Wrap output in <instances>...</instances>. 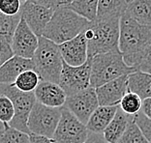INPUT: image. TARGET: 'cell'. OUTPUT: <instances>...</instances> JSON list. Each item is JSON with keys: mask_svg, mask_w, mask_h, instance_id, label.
I'll use <instances>...</instances> for the list:
<instances>
[{"mask_svg": "<svg viewBox=\"0 0 151 143\" xmlns=\"http://www.w3.org/2000/svg\"><path fill=\"white\" fill-rule=\"evenodd\" d=\"M12 49L14 55L25 59H32L39 46V37L22 19L17 27L12 40Z\"/></svg>", "mask_w": 151, "mask_h": 143, "instance_id": "8fae6325", "label": "cell"}, {"mask_svg": "<svg viewBox=\"0 0 151 143\" xmlns=\"http://www.w3.org/2000/svg\"><path fill=\"white\" fill-rule=\"evenodd\" d=\"M61 111L59 124L53 134L55 143H85L89 134L86 126L66 107H61Z\"/></svg>", "mask_w": 151, "mask_h": 143, "instance_id": "ba28073f", "label": "cell"}, {"mask_svg": "<svg viewBox=\"0 0 151 143\" xmlns=\"http://www.w3.org/2000/svg\"><path fill=\"white\" fill-rule=\"evenodd\" d=\"M151 46V25H143L125 13L120 19L119 50L129 67Z\"/></svg>", "mask_w": 151, "mask_h": 143, "instance_id": "6da1fadb", "label": "cell"}, {"mask_svg": "<svg viewBox=\"0 0 151 143\" xmlns=\"http://www.w3.org/2000/svg\"><path fill=\"white\" fill-rule=\"evenodd\" d=\"M126 14L143 25H151V0H133L128 4Z\"/></svg>", "mask_w": 151, "mask_h": 143, "instance_id": "ffe728a7", "label": "cell"}, {"mask_svg": "<svg viewBox=\"0 0 151 143\" xmlns=\"http://www.w3.org/2000/svg\"><path fill=\"white\" fill-rule=\"evenodd\" d=\"M91 60L90 86L98 88L118 77L129 76L137 71L129 67L119 51H111L95 55Z\"/></svg>", "mask_w": 151, "mask_h": 143, "instance_id": "277c9868", "label": "cell"}, {"mask_svg": "<svg viewBox=\"0 0 151 143\" xmlns=\"http://www.w3.org/2000/svg\"><path fill=\"white\" fill-rule=\"evenodd\" d=\"M20 1H22V4H23V3H24V2H26L27 0H20Z\"/></svg>", "mask_w": 151, "mask_h": 143, "instance_id": "f35d334b", "label": "cell"}, {"mask_svg": "<svg viewBox=\"0 0 151 143\" xmlns=\"http://www.w3.org/2000/svg\"><path fill=\"white\" fill-rule=\"evenodd\" d=\"M89 22L67 7H58L45 29L43 37L58 46L62 45L83 32Z\"/></svg>", "mask_w": 151, "mask_h": 143, "instance_id": "3957f363", "label": "cell"}, {"mask_svg": "<svg viewBox=\"0 0 151 143\" xmlns=\"http://www.w3.org/2000/svg\"><path fill=\"white\" fill-rule=\"evenodd\" d=\"M61 108L49 107L40 103H36L27 123L30 134L53 138V134L61 118Z\"/></svg>", "mask_w": 151, "mask_h": 143, "instance_id": "52a82bcc", "label": "cell"}, {"mask_svg": "<svg viewBox=\"0 0 151 143\" xmlns=\"http://www.w3.org/2000/svg\"><path fill=\"white\" fill-rule=\"evenodd\" d=\"M0 94L8 97L15 107V117L8 125L13 129L30 134L27 123L32 108L37 103L34 92H22L14 84H10L0 85Z\"/></svg>", "mask_w": 151, "mask_h": 143, "instance_id": "8992f818", "label": "cell"}, {"mask_svg": "<svg viewBox=\"0 0 151 143\" xmlns=\"http://www.w3.org/2000/svg\"><path fill=\"white\" fill-rule=\"evenodd\" d=\"M22 19V13L17 16H7L0 12V37L12 44L14 34Z\"/></svg>", "mask_w": 151, "mask_h": 143, "instance_id": "cb8c5ba5", "label": "cell"}, {"mask_svg": "<svg viewBox=\"0 0 151 143\" xmlns=\"http://www.w3.org/2000/svg\"><path fill=\"white\" fill-rule=\"evenodd\" d=\"M20 0H0V12L7 16H17L22 13Z\"/></svg>", "mask_w": 151, "mask_h": 143, "instance_id": "f1b7e54d", "label": "cell"}, {"mask_svg": "<svg viewBox=\"0 0 151 143\" xmlns=\"http://www.w3.org/2000/svg\"><path fill=\"white\" fill-rule=\"evenodd\" d=\"M116 143H148L135 120L130 122L124 134Z\"/></svg>", "mask_w": 151, "mask_h": 143, "instance_id": "484cf974", "label": "cell"}, {"mask_svg": "<svg viewBox=\"0 0 151 143\" xmlns=\"http://www.w3.org/2000/svg\"><path fill=\"white\" fill-rule=\"evenodd\" d=\"M127 0H99L97 18H121L126 13Z\"/></svg>", "mask_w": 151, "mask_h": 143, "instance_id": "44dd1931", "label": "cell"}, {"mask_svg": "<svg viewBox=\"0 0 151 143\" xmlns=\"http://www.w3.org/2000/svg\"><path fill=\"white\" fill-rule=\"evenodd\" d=\"M0 140L3 143H31L28 134L13 129L8 124L4 134L0 137Z\"/></svg>", "mask_w": 151, "mask_h": 143, "instance_id": "4316f807", "label": "cell"}, {"mask_svg": "<svg viewBox=\"0 0 151 143\" xmlns=\"http://www.w3.org/2000/svg\"><path fill=\"white\" fill-rule=\"evenodd\" d=\"M26 2H31L34 4H39V5H44L47 7H50V8L57 9V2L56 0H27Z\"/></svg>", "mask_w": 151, "mask_h": 143, "instance_id": "e575fe53", "label": "cell"}, {"mask_svg": "<svg viewBox=\"0 0 151 143\" xmlns=\"http://www.w3.org/2000/svg\"><path fill=\"white\" fill-rule=\"evenodd\" d=\"M134 68L137 71L151 74V46L138 57Z\"/></svg>", "mask_w": 151, "mask_h": 143, "instance_id": "4dcf8cb0", "label": "cell"}, {"mask_svg": "<svg viewBox=\"0 0 151 143\" xmlns=\"http://www.w3.org/2000/svg\"><path fill=\"white\" fill-rule=\"evenodd\" d=\"M142 112L145 115L147 118L151 119V98L143 100Z\"/></svg>", "mask_w": 151, "mask_h": 143, "instance_id": "d590c367", "label": "cell"}, {"mask_svg": "<svg viewBox=\"0 0 151 143\" xmlns=\"http://www.w3.org/2000/svg\"><path fill=\"white\" fill-rule=\"evenodd\" d=\"M134 116L126 114L123 112L120 107L116 112L115 116L113 117L112 121L106 128V130L103 132L104 138L108 143H116L119 138L124 134L127 128L130 124V122L133 120Z\"/></svg>", "mask_w": 151, "mask_h": 143, "instance_id": "ac0fdd59", "label": "cell"}, {"mask_svg": "<svg viewBox=\"0 0 151 143\" xmlns=\"http://www.w3.org/2000/svg\"><path fill=\"white\" fill-rule=\"evenodd\" d=\"M91 60L78 67L69 66L63 61L59 85L65 91L67 97L72 96L90 87Z\"/></svg>", "mask_w": 151, "mask_h": 143, "instance_id": "9c48e42d", "label": "cell"}, {"mask_svg": "<svg viewBox=\"0 0 151 143\" xmlns=\"http://www.w3.org/2000/svg\"><path fill=\"white\" fill-rule=\"evenodd\" d=\"M120 19H96L89 22L84 30L88 46V58L102 53L118 51Z\"/></svg>", "mask_w": 151, "mask_h": 143, "instance_id": "7a4b0ae2", "label": "cell"}, {"mask_svg": "<svg viewBox=\"0 0 151 143\" xmlns=\"http://www.w3.org/2000/svg\"><path fill=\"white\" fill-rule=\"evenodd\" d=\"M57 6L58 7H63V6H68L73 2V0H56Z\"/></svg>", "mask_w": 151, "mask_h": 143, "instance_id": "8d00e7d4", "label": "cell"}, {"mask_svg": "<svg viewBox=\"0 0 151 143\" xmlns=\"http://www.w3.org/2000/svg\"><path fill=\"white\" fill-rule=\"evenodd\" d=\"M100 107L96 89L89 87L83 91L67 97L64 107L74 114L82 124L86 126L93 112Z\"/></svg>", "mask_w": 151, "mask_h": 143, "instance_id": "30bf717a", "label": "cell"}, {"mask_svg": "<svg viewBox=\"0 0 151 143\" xmlns=\"http://www.w3.org/2000/svg\"><path fill=\"white\" fill-rule=\"evenodd\" d=\"M0 143H3V142H2V141H1V140H0Z\"/></svg>", "mask_w": 151, "mask_h": 143, "instance_id": "60d3db41", "label": "cell"}, {"mask_svg": "<svg viewBox=\"0 0 151 143\" xmlns=\"http://www.w3.org/2000/svg\"><path fill=\"white\" fill-rule=\"evenodd\" d=\"M63 61L69 66L78 67L88 60V46L84 31L71 41L59 45Z\"/></svg>", "mask_w": 151, "mask_h": 143, "instance_id": "5bb4252c", "label": "cell"}, {"mask_svg": "<svg viewBox=\"0 0 151 143\" xmlns=\"http://www.w3.org/2000/svg\"><path fill=\"white\" fill-rule=\"evenodd\" d=\"M98 3L99 0H73L71 4L65 7L86 19L88 21H93L97 18Z\"/></svg>", "mask_w": 151, "mask_h": 143, "instance_id": "7402d4cb", "label": "cell"}, {"mask_svg": "<svg viewBox=\"0 0 151 143\" xmlns=\"http://www.w3.org/2000/svg\"><path fill=\"white\" fill-rule=\"evenodd\" d=\"M56 9L44 5L24 2L22 9V19L25 20L30 29L38 37L43 36L46 27L52 18Z\"/></svg>", "mask_w": 151, "mask_h": 143, "instance_id": "7c38bea8", "label": "cell"}, {"mask_svg": "<svg viewBox=\"0 0 151 143\" xmlns=\"http://www.w3.org/2000/svg\"><path fill=\"white\" fill-rule=\"evenodd\" d=\"M128 91L137 94L142 101L151 98V74L136 71L129 74Z\"/></svg>", "mask_w": 151, "mask_h": 143, "instance_id": "d6986e66", "label": "cell"}, {"mask_svg": "<svg viewBox=\"0 0 151 143\" xmlns=\"http://www.w3.org/2000/svg\"><path fill=\"white\" fill-rule=\"evenodd\" d=\"M14 56L11 43L0 37V67Z\"/></svg>", "mask_w": 151, "mask_h": 143, "instance_id": "1f68e13d", "label": "cell"}, {"mask_svg": "<svg viewBox=\"0 0 151 143\" xmlns=\"http://www.w3.org/2000/svg\"><path fill=\"white\" fill-rule=\"evenodd\" d=\"M41 82V78L35 70H28L23 72L17 78L14 85L19 90L26 93L34 92Z\"/></svg>", "mask_w": 151, "mask_h": 143, "instance_id": "603a6c76", "label": "cell"}, {"mask_svg": "<svg viewBox=\"0 0 151 143\" xmlns=\"http://www.w3.org/2000/svg\"><path fill=\"white\" fill-rule=\"evenodd\" d=\"M142 100L139 96L132 92H127L126 95L120 102L119 107L126 114L135 116L142 111Z\"/></svg>", "mask_w": 151, "mask_h": 143, "instance_id": "d4e9b609", "label": "cell"}, {"mask_svg": "<svg viewBox=\"0 0 151 143\" xmlns=\"http://www.w3.org/2000/svg\"><path fill=\"white\" fill-rule=\"evenodd\" d=\"M85 143H108L104 138V135L102 134H94L89 132L88 137Z\"/></svg>", "mask_w": 151, "mask_h": 143, "instance_id": "d6a6232c", "label": "cell"}, {"mask_svg": "<svg viewBox=\"0 0 151 143\" xmlns=\"http://www.w3.org/2000/svg\"><path fill=\"white\" fill-rule=\"evenodd\" d=\"M15 117V107L10 99L0 94V121L9 124Z\"/></svg>", "mask_w": 151, "mask_h": 143, "instance_id": "83f0119b", "label": "cell"}, {"mask_svg": "<svg viewBox=\"0 0 151 143\" xmlns=\"http://www.w3.org/2000/svg\"><path fill=\"white\" fill-rule=\"evenodd\" d=\"M30 142L31 143H55L53 138H49L43 135H38L34 134H30Z\"/></svg>", "mask_w": 151, "mask_h": 143, "instance_id": "836d02e7", "label": "cell"}, {"mask_svg": "<svg viewBox=\"0 0 151 143\" xmlns=\"http://www.w3.org/2000/svg\"><path fill=\"white\" fill-rule=\"evenodd\" d=\"M28 70H35L32 59L14 55L0 67V85L14 84L20 74Z\"/></svg>", "mask_w": 151, "mask_h": 143, "instance_id": "2e32d148", "label": "cell"}, {"mask_svg": "<svg viewBox=\"0 0 151 143\" xmlns=\"http://www.w3.org/2000/svg\"><path fill=\"white\" fill-rule=\"evenodd\" d=\"M134 120L139 126L142 134L148 143H151V119L147 118L142 111L134 116Z\"/></svg>", "mask_w": 151, "mask_h": 143, "instance_id": "f546056e", "label": "cell"}, {"mask_svg": "<svg viewBox=\"0 0 151 143\" xmlns=\"http://www.w3.org/2000/svg\"><path fill=\"white\" fill-rule=\"evenodd\" d=\"M6 126H7V124L3 123V122L0 121V137H1L3 134H4V132L6 130Z\"/></svg>", "mask_w": 151, "mask_h": 143, "instance_id": "74e56055", "label": "cell"}, {"mask_svg": "<svg viewBox=\"0 0 151 143\" xmlns=\"http://www.w3.org/2000/svg\"><path fill=\"white\" fill-rule=\"evenodd\" d=\"M34 94L37 103L53 108L63 107L67 99L66 93L59 84L44 80H41Z\"/></svg>", "mask_w": 151, "mask_h": 143, "instance_id": "9a60e30c", "label": "cell"}, {"mask_svg": "<svg viewBox=\"0 0 151 143\" xmlns=\"http://www.w3.org/2000/svg\"><path fill=\"white\" fill-rule=\"evenodd\" d=\"M32 60L41 80L59 84L63 69L59 46L43 36L39 37V46Z\"/></svg>", "mask_w": 151, "mask_h": 143, "instance_id": "5b68a950", "label": "cell"}, {"mask_svg": "<svg viewBox=\"0 0 151 143\" xmlns=\"http://www.w3.org/2000/svg\"><path fill=\"white\" fill-rule=\"evenodd\" d=\"M127 92L128 76L118 77L96 88V94L101 107H118Z\"/></svg>", "mask_w": 151, "mask_h": 143, "instance_id": "4fadbf2b", "label": "cell"}, {"mask_svg": "<svg viewBox=\"0 0 151 143\" xmlns=\"http://www.w3.org/2000/svg\"><path fill=\"white\" fill-rule=\"evenodd\" d=\"M132 1H133V0H127V2H128V4H129L130 2H132Z\"/></svg>", "mask_w": 151, "mask_h": 143, "instance_id": "ab89813d", "label": "cell"}, {"mask_svg": "<svg viewBox=\"0 0 151 143\" xmlns=\"http://www.w3.org/2000/svg\"><path fill=\"white\" fill-rule=\"evenodd\" d=\"M119 108L118 107H99L86 124L88 132H94V134H102L106 130V128L112 121L113 117L115 116L116 112Z\"/></svg>", "mask_w": 151, "mask_h": 143, "instance_id": "e0dca14e", "label": "cell"}]
</instances>
